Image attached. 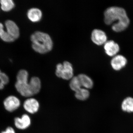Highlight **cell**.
<instances>
[{
	"label": "cell",
	"instance_id": "15",
	"mask_svg": "<svg viewBox=\"0 0 133 133\" xmlns=\"http://www.w3.org/2000/svg\"><path fill=\"white\" fill-rule=\"evenodd\" d=\"M30 89L33 95L37 94L41 89V79L37 77H32L29 82Z\"/></svg>",
	"mask_w": 133,
	"mask_h": 133
},
{
	"label": "cell",
	"instance_id": "20",
	"mask_svg": "<svg viewBox=\"0 0 133 133\" xmlns=\"http://www.w3.org/2000/svg\"><path fill=\"white\" fill-rule=\"evenodd\" d=\"M0 38L3 41L6 42H12L15 40L6 31H5L0 36Z\"/></svg>",
	"mask_w": 133,
	"mask_h": 133
},
{
	"label": "cell",
	"instance_id": "8",
	"mask_svg": "<svg viewBox=\"0 0 133 133\" xmlns=\"http://www.w3.org/2000/svg\"><path fill=\"white\" fill-rule=\"evenodd\" d=\"M127 63V58L121 55H116L113 57L111 62L112 68L116 71L120 70L126 66Z\"/></svg>",
	"mask_w": 133,
	"mask_h": 133
},
{
	"label": "cell",
	"instance_id": "1",
	"mask_svg": "<svg viewBox=\"0 0 133 133\" xmlns=\"http://www.w3.org/2000/svg\"><path fill=\"white\" fill-rule=\"evenodd\" d=\"M104 21L107 25H111L114 31L119 32L127 28L130 20L123 8L111 6L108 8L104 13Z\"/></svg>",
	"mask_w": 133,
	"mask_h": 133
},
{
	"label": "cell",
	"instance_id": "9",
	"mask_svg": "<svg viewBox=\"0 0 133 133\" xmlns=\"http://www.w3.org/2000/svg\"><path fill=\"white\" fill-rule=\"evenodd\" d=\"M104 49L106 54L109 56L113 57L117 55L119 51V46L114 41H107L104 45Z\"/></svg>",
	"mask_w": 133,
	"mask_h": 133
},
{
	"label": "cell",
	"instance_id": "3",
	"mask_svg": "<svg viewBox=\"0 0 133 133\" xmlns=\"http://www.w3.org/2000/svg\"><path fill=\"white\" fill-rule=\"evenodd\" d=\"M29 73L26 70L19 71L16 76L17 81L15 87L21 95L30 98L33 96L28 82Z\"/></svg>",
	"mask_w": 133,
	"mask_h": 133
},
{
	"label": "cell",
	"instance_id": "4",
	"mask_svg": "<svg viewBox=\"0 0 133 133\" xmlns=\"http://www.w3.org/2000/svg\"><path fill=\"white\" fill-rule=\"evenodd\" d=\"M56 74L58 77L65 80L71 79L74 76V70L70 63L65 61L57 65Z\"/></svg>",
	"mask_w": 133,
	"mask_h": 133
},
{
	"label": "cell",
	"instance_id": "6",
	"mask_svg": "<svg viewBox=\"0 0 133 133\" xmlns=\"http://www.w3.org/2000/svg\"><path fill=\"white\" fill-rule=\"evenodd\" d=\"M91 38L92 42L97 45L104 44L107 41L106 34L103 30L99 29H95L93 30Z\"/></svg>",
	"mask_w": 133,
	"mask_h": 133
},
{
	"label": "cell",
	"instance_id": "7",
	"mask_svg": "<svg viewBox=\"0 0 133 133\" xmlns=\"http://www.w3.org/2000/svg\"><path fill=\"white\" fill-rule=\"evenodd\" d=\"M23 106L26 111L31 114H34L38 111L40 108V104L36 99L30 98L24 101Z\"/></svg>",
	"mask_w": 133,
	"mask_h": 133
},
{
	"label": "cell",
	"instance_id": "10",
	"mask_svg": "<svg viewBox=\"0 0 133 133\" xmlns=\"http://www.w3.org/2000/svg\"><path fill=\"white\" fill-rule=\"evenodd\" d=\"M15 125L16 128L21 130L26 129L30 126L31 119L27 114L22 115L21 118L16 117L15 119Z\"/></svg>",
	"mask_w": 133,
	"mask_h": 133
},
{
	"label": "cell",
	"instance_id": "18",
	"mask_svg": "<svg viewBox=\"0 0 133 133\" xmlns=\"http://www.w3.org/2000/svg\"><path fill=\"white\" fill-rule=\"evenodd\" d=\"M69 86L72 90L75 92L83 88L77 76H74L71 79Z\"/></svg>",
	"mask_w": 133,
	"mask_h": 133
},
{
	"label": "cell",
	"instance_id": "2",
	"mask_svg": "<svg viewBox=\"0 0 133 133\" xmlns=\"http://www.w3.org/2000/svg\"><path fill=\"white\" fill-rule=\"evenodd\" d=\"M32 47L34 50L41 54L50 51L53 47V42L49 35L41 31L34 32L30 37Z\"/></svg>",
	"mask_w": 133,
	"mask_h": 133
},
{
	"label": "cell",
	"instance_id": "22",
	"mask_svg": "<svg viewBox=\"0 0 133 133\" xmlns=\"http://www.w3.org/2000/svg\"><path fill=\"white\" fill-rule=\"evenodd\" d=\"M5 31L3 24L0 23V36Z\"/></svg>",
	"mask_w": 133,
	"mask_h": 133
},
{
	"label": "cell",
	"instance_id": "11",
	"mask_svg": "<svg viewBox=\"0 0 133 133\" xmlns=\"http://www.w3.org/2000/svg\"><path fill=\"white\" fill-rule=\"evenodd\" d=\"M5 25L7 32L15 40L18 38L20 35V31L16 23L11 20H8L5 22Z\"/></svg>",
	"mask_w": 133,
	"mask_h": 133
},
{
	"label": "cell",
	"instance_id": "21",
	"mask_svg": "<svg viewBox=\"0 0 133 133\" xmlns=\"http://www.w3.org/2000/svg\"><path fill=\"white\" fill-rule=\"evenodd\" d=\"M1 133H16L14 129L11 127H8L5 131H2Z\"/></svg>",
	"mask_w": 133,
	"mask_h": 133
},
{
	"label": "cell",
	"instance_id": "13",
	"mask_svg": "<svg viewBox=\"0 0 133 133\" xmlns=\"http://www.w3.org/2000/svg\"><path fill=\"white\" fill-rule=\"evenodd\" d=\"M27 16L31 21L36 22L39 21L42 17V11L37 8H34L29 10Z\"/></svg>",
	"mask_w": 133,
	"mask_h": 133
},
{
	"label": "cell",
	"instance_id": "12",
	"mask_svg": "<svg viewBox=\"0 0 133 133\" xmlns=\"http://www.w3.org/2000/svg\"><path fill=\"white\" fill-rule=\"evenodd\" d=\"M122 111L127 113H133V97L128 96L124 98L121 104Z\"/></svg>",
	"mask_w": 133,
	"mask_h": 133
},
{
	"label": "cell",
	"instance_id": "17",
	"mask_svg": "<svg viewBox=\"0 0 133 133\" xmlns=\"http://www.w3.org/2000/svg\"><path fill=\"white\" fill-rule=\"evenodd\" d=\"M0 3L1 8L4 12L10 11L15 6L14 2L12 0H1Z\"/></svg>",
	"mask_w": 133,
	"mask_h": 133
},
{
	"label": "cell",
	"instance_id": "5",
	"mask_svg": "<svg viewBox=\"0 0 133 133\" xmlns=\"http://www.w3.org/2000/svg\"><path fill=\"white\" fill-rule=\"evenodd\" d=\"M3 105L7 111L12 112L19 108L21 105V101L15 96L10 95L4 100Z\"/></svg>",
	"mask_w": 133,
	"mask_h": 133
},
{
	"label": "cell",
	"instance_id": "16",
	"mask_svg": "<svg viewBox=\"0 0 133 133\" xmlns=\"http://www.w3.org/2000/svg\"><path fill=\"white\" fill-rule=\"evenodd\" d=\"M75 92V97L79 100L85 101L90 97V92L88 89L86 88H81Z\"/></svg>",
	"mask_w": 133,
	"mask_h": 133
},
{
	"label": "cell",
	"instance_id": "19",
	"mask_svg": "<svg viewBox=\"0 0 133 133\" xmlns=\"http://www.w3.org/2000/svg\"><path fill=\"white\" fill-rule=\"evenodd\" d=\"M9 82L8 76L0 70V90H2Z\"/></svg>",
	"mask_w": 133,
	"mask_h": 133
},
{
	"label": "cell",
	"instance_id": "14",
	"mask_svg": "<svg viewBox=\"0 0 133 133\" xmlns=\"http://www.w3.org/2000/svg\"><path fill=\"white\" fill-rule=\"evenodd\" d=\"M83 88L91 89L94 86V82L90 77L85 74H79L77 76Z\"/></svg>",
	"mask_w": 133,
	"mask_h": 133
}]
</instances>
